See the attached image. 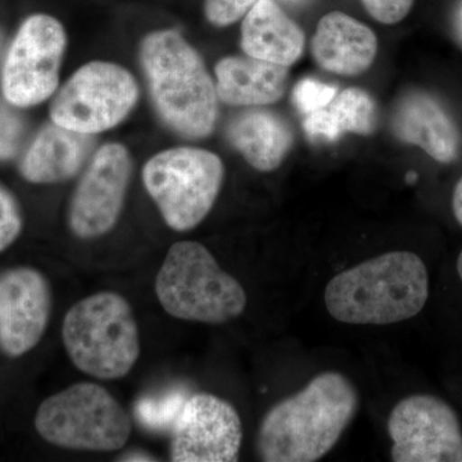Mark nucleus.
Listing matches in <instances>:
<instances>
[{
    "label": "nucleus",
    "mask_w": 462,
    "mask_h": 462,
    "mask_svg": "<svg viewBox=\"0 0 462 462\" xmlns=\"http://www.w3.org/2000/svg\"><path fill=\"white\" fill-rule=\"evenodd\" d=\"M457 273L462 282V251L460 252V254H458L457 258Z\"/></svg>",
    "instance_id": "nucleus-31"
},
{
    "label": "nucleus",
    "mask_w": 462,
    "mask_h": 462,
    "mask_svg": "<svg viewBox=\"0 0 462 462\" xmlns=\"http://www.w3.org/2000/svg\"><path fill=\"white\" fill-rule=\"evenodd\" d=\"M392 461L462 462V428L457 413L430 394L401 400L388 418Z\"/></svg>",
    "instance_id": "nucleus-10"
},
{
    "label": "nucleus",
    "mask_w": 462,
    "mask_h": 462,
    "mask_svg": "<svg viewBox=\"0 0 462 462\" xmlns=\"http://www.w3.org/2000/svg\"><path fill=\"white\" fill-rule=\"evenodd\" d=\"M257 0H206L205 11L215 26H229L248 14Z\"/></svg>",
    "instance_id": "nucleus-25"
},
{
    "label": "nucleus",
    "mask_w": 462,
    "mask_h": 462,
    "mask_svg": "<svg viewBox=\"0 0 462 462\" xmlns=\"http://www.w3.org/2000/svg\"><path fill=\"white\" fill-rule=\"evenodd\" d=\"M281 3H284V5H293V7H298V5H306L309 0H279Z\"/></svg>",
    "instance_id": "nucleus-30"
},
{
    "label": "nucleus",
    "mask_w": 462,
    "mask_h": 462,
    "mask_svg": "<svg viewBox=\"0 0 462 462\" xmlns=\"http://www.w3.org/2000/svg\"><path fill=\"white\" fill-rule=\"evenodd\" d=\"M311 54L325 71L342 76L364 74L378 54L372 29L343 12H331L319 21Z\"/></svg>",
    "instance_id": "nucleus-15"
},
{
    "label": "nucleus",
    "mask_w": 462,
    "mask_h": 462,
    "mask_svg": "<svg viewBox=\"0 0 462 462\" xmlns=\"http://www.w3.org/2000/svg\"><path fill=\"white\" fill-rule=\"evenodd\" d=\"M90 136L54 123L47 125L27 149L21 173L33 184H54L72 178L89 157Z\"/></svg>",
    "instance_id": "nucleus-18"
},
{
    "label": "nucleus",
    "mask_w": 462,
    "mask_h": 462,
    "mask_svg": "<svg viewBox=\"0 0 462 462\" xmlns=\"http://www.w3.org/2000/svg\"><path fill=\"white\" fill-rule=\"evenodd\" d=\"M306 36L275 0H257L242 23V50L249 57L291 66L305 51Z\"/></svg>",
    "instance_id": "nucleus-16"
},
{
    "label": "nucleus",
    "mask_w": 462,
    "mask_h": 462,
    "mask_svg": "<svg viewBox=\"0 0 462 462\" xmlns=\"http://www.w3.org/2000/svg\"><path fill=\"white\" fill-rule=\"evenodd\" d=\"M225 169L217 154L205 149H167L145 163L143 181L165 223L175 231L199 226L211 212Z\"/></svg>",
    "instance_id": "nucleus-7"
},
{
    "label": "nucleus",
    "mask_w": 462,
    "mask_h": 462,
    "mask_svg": "<svg viewBox=\"0 0 462 462\" xmlns=\"http://www.w3.org/2000/svg\"><path fill=\"white\" fill-rule=\"evenodd\" d=\"M454 32L456 39L462 45V0L456 5L454 14Z\"/></svg>",
    "instance_id": "nucleus-28"
},
{
    "label": "nucleus",
    "mask_w": 462,
    "mask_h": 462,
    "mask_svg": "<svg viewBox=\"0 0 462 462\" xmlns=\"http://www.w3.org/2000/svg\"><path fill=\"white\" fill-rule=\"evenodd\" d=\"M66 32L56 18H27L9 47L2 72L5 100L16 107H32L53 96L66 50Z\"/></svg>",
    "instance_id": "nucleus-9"
},
{
    "label": "nucleus",
    "mask_w": 462,
    "mask_h": 462,
    "mask_svg": "<svg viewBox=\"0 0 462 462\" xmlns=\"http://www.w3.org/2000/svg\"><path fill=\"white\" fill-rule=\"evenodd\" d=\"M338 94V88L322 83L316 79H302L291 91V102L298 112L310 115L312 112L327 107Z\"/></svg>",
    "instance_id": "nucleus-22"
},
{
    "label": "nucleus",
    "mask_w": 462,
    "mask_h": 462,
    "mask_svg": "<svg viewBox=\"0 0 462 462\" xmlns=\"http://www.w3.org/2000/svg\"><path fill=\"white\" fill-rule=\"evenodd\" d=\"M392 132L406 144L421 148L440 163L454 162L460 134L454 118L433 94L410 90L398 98L391 118Z\"/></svg>",
    "instance_id": "nucleus-14"
},
{
    "label": "nucleus",
    "mask_w": 462,
    "mask_h": 462,
    "mask_svg": "<svg viewBox=\"0 0 462 462\" xmlns=\"http://www.w3.org/2000/svg\"><path fill=\"white\" fill-rule=\"evenodd\" d=\"M156 296L179 320L225 324L243 314L247 294L199 242L182 240L167 252L156 276Z\"/></svg>",
    "instance_id": "nucleus-5"
},
{
    "label": "nucleus",
    "mask_w": 462,
    "mask_h": 462,
    "mask_svg": "<svg viewBox=\"0 0 462 462\" xmlns=\"http://www.w3.org/2000/svg\"><path fill=\"white\" fill-rule=\"evenodd\" d=\"M360 407L357 388L346 375H316L302 391L273 404L258 428L261 461L314 462L339 442Z\"/></svg>",
    "instance_id": "nucleus-1"
},
{
    "label": "nucleus",
    "mask_w": 462,
    "mask_h": 462,
    "mask_svg": "<svg viewBox=\"0 0 462 462\" xmlns=\"http://www.w3.org/2000/svg\"><path fill=\"white\" fill-rule=\"evenodd\" d=\"M23 136V120L0 102V160H9L17 153Z\"/></svg>",
    "instance_id": "nucleus-24"
},
{
    "label": "nucleus",
    "mask_w": 462,
    "mask_h": 462,
    "mask_svg": "<svg viewBox=\"0 0 462 462\" xmlns=\"http://www.w3.org/2000/svg\"><path fill=\"white\" fill-rule=\"evenodd\" d=\"M415 0H361L367 14L385 25L401 23L413 7Z\"/></svg>",
    "instance_id": "nucleus-26"
},
{
    "label": "nucleus",
    "mask_w": 462,
    "mask_h": 462,
    "mask_svg": "<svg viewBox=\"0 0 462 462\" xmlns=\"http://www.w3.org/2000/svg\"><path fill=\"white\" fill-rule=\"evenodd\" d=\"M138 98V84L126 69L116 63L90 62L58 91L51 117L66 129L93 135L120 124Z\"/></svg>",
    "instance_id": "nucleus-8"
},
{
    "label": "nucleus",
    "mask_w": 462,
    "mask_h": 462,
    "mask_svg": "<svg viewBox=\"0 0 462 462\" xmlns=\"http://www.w3.org/2000/svg\"><path fill=\"white\" fill-rule=\"evenodd\" d=\"M141 60L161 118L185 138L203 139L218 117L216 84L199 51L173 30L149 33Z\"/></svg>",
    "instance_id": "nucleus-3"
},
{
    "label": "nucleus",
    "mask_w": 462,
    "mask_h": 462,
    "mask_svg": "<svg viewBox=\"0 0 462 462\" xmlns=\"http://www.w3.org/2000/svg\"><path fill=\"white\" fill-rule=\"evenodd\" d=\"M51 312L50 282L39 270L18 266L0 275V348L9 357L41 342Z\"/></svg>",
    "instance_id": "nucleus-13"
},
{
    "label": "nucleus",
    "mask_w": 462,
    "mask_h": 462,
    "mask_svg": "<svg viewBox=\"0 0 462 462\" xmlns=\"http://www.w3.org/2000/svg\"><path fill=\"white\" fill-rule=\"evenodd\" d=\"M218 99L230 106L273 105L287 90L289 69L254 57H226L216 65Z\"/></svg>",
    "instance_id": "nucleus-17"
},
{
    "label": "nucleus",
    "mask_w": 462,
    "mask_h": 462,
    "mask_svg": "<svg viewBox=\"0 0 462 462\" xmlns=\"http://www.w3.org/2000/svg\"><path fill=\"white\" fill-rule=\"evenodd\" d=\"M3 47H5V36H3L2 32H0V58H2Z\"/></svg>",
    "instance_id": "nucleus-32"
},
{
    "label": "nucleus",
    "mask_w": 462,
    "mask_h": 462,
    "mask_svg": "<svg viewBox=\"0 0 462 462\" xmlns=\"http://www.w3.org/2000/svg\"><path fill=\"white\" fill-rule=\"evenodd\" d=\"M23 231V214L14 194L0 184V252L11 247Z\"/></svg>",
    "instance_id": "nucleus-23"
},
{
    "label": "nucleus",
    "mask_w": 462,
    "mask_h": 462,
    "mask_svg": "<svg viewBox=\"0 0 462 462\" xmlns=\"http://www.w3.org/2000/svg\"><path fill=\"white\" fill-rule=\"evenodd\" d=\"M62 340L72 364L100 380L124 378L141 356L135 315L116 291H98L75 303L63 320Z\"/></svg>",
    "instance_id": "nucleus-4"
},
{
    "label": "nucleus",
    "mask_w": 462,
    "mask_h": 462,
    "mask_svg": "<svg viewBox=\"0 0 462 462\" xmlns=\"http://www.w3.org/2000/svg\"><path fill=\"white\" fill-rule=\"evenodd\" d=\"M132 158L124 145H103L94 154L71 199L69 229L80 239H94L114 229L132 179Z\"/></svg>",
    "instance_id": "nucleus-11"
},
{
    "label": "nucleus",
    "mask_w": 462,
    "mask_h": 462,
    "mask_svg": "<svg viewBox=\"0 0 462 462\" xmlns=\"http://www.w3.org/2000/svg\"><path fill=\"white\" fill-rule=\"evenodd\" d=\"M428 297L427 266L407 251L388 252L337 273L324 294L331 318L352 325L409 320L424 309Z\"/></svg>",
    "instance_id": "nucleus-2"
},
{
    "label": "nucleus",
    "mask_w": 462,
    "mask_h": 462,
    "mask_svg": "<svg viewBox=\"0 0 462 462\" xmlns=\"http://www.w3.org/2000/svg\"><path fill=\"white\" fill-rule=\"evenodd\" d=\"M35 430L60 448L112 452L129 440L132 418L102 385L76 383L42 401Z\"/></svg>",
    "instance_id": "nucleus-6"
},
{
    "label": "nucleus",
    "mask_w": 462,
    "mask_h": 462,
    "mask_svg": "<svg viewBox=\"0 0 462 462\" xmlns=\"http://www.w3.org/2000/svg\"><path fill=\"white\" fill-rule=\"evenodd\" d=\"M242 440V420L233 404L200 392L188 396L173 424L170 460L236 461Z\"/></svg>",
    "instance_id": "nucleus-12"
},
{
    "label": "nucleus",
    "mask_w": 462,
    "mask_h": 462,
    "mask_svg": "<svg viewBox=\"0 0 462 462\" xmlns=\"http://www.w3.org/2000/svg\"><path fill=\"white\" fill-rule=\"evenodd\" d=\"M187 398L188 394L184 389H172L158 397H143L135 406L136 420L141 422L145 430H172Z\"/></svg>",
    "instance_id": "nucleus-21"
},
{
    "label": "nucleus",
    "mask_w": 462,
    "mask_h": 462,
    "mask_svg": "<svg viewBox=\"0 0 462 462\" xmlns=\"http://www.w3.org/2000/svg\"><path fill=\"white\" fill-rule=\"evenodd\" d=\"M378 123V111L373 97L358 88H348L337 94L327 107L306 115L303 130L312 142L338 141L346 133L369 135Z\"/></svg>",
    "instance_id": "nucleus-20"
},
{
    "label": "nucleus",
    "mask_w": 462,
    "mask_h": 462,
    "mask_svg": "<svg viewBox=\"0 0 462 462\" xmlns=\"http://www.w3.org/2000/svg\"><path fill=\"white\" fill-rule=\"evenodd\" d=\"M227 139L249 165L261 172L278 169L294 142L287 121L266 109H248L233 118Z\"/></svg>",
    "instance_id": "nucleus-19"
},
{
    "label": "nucleus",
    "mask_w": 462,
    "mask_h": 462,
    "mask_svg": "<svg viewBox=\"0 0 462 462\" xmlns=\"http://www.w3.org/2000/svg\"><path fill=\"white\" fill-rule=\"evenodd\" d=\"M452 209L457 223L462 226V178L456 184L454 196H452Z\"/></svg>",
    "instance_id": "nucleus-27"
},
{
    "label": "nucleus",
    "mask_w": 462,
    "mask_h": 462,
    "mask_svg": "<svg viewBox=\"0 0 462 462\" xmlns=\"http://www.w3.org/2000/svg\"><path fill=\"white\" fill-rule=\"evenodd\" d=\"M123 461H156L153 456L147 454V452L135 451L129 452V454L121 456Z\"/></svg>",
    "instance_id": "nucleus-29"
}]
</instances>
